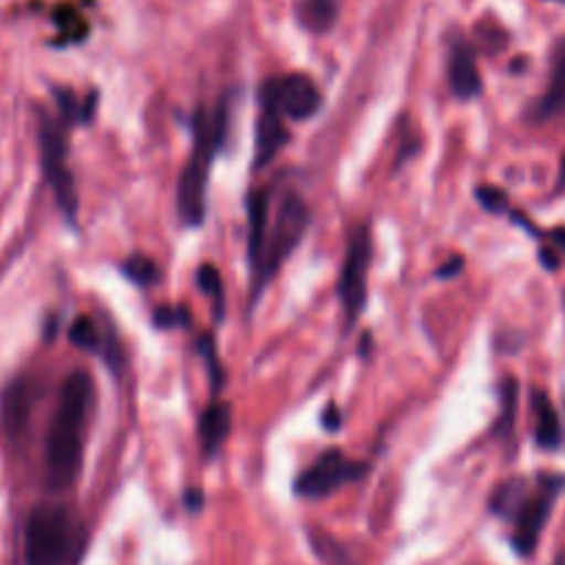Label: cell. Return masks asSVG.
Masks as SVG:
<instances>
[{
  "mask_svg": "<svg viewBox=\"0 0 565 565\" xmlns=\"http://www.w3.org/2000/svg\"><path fill=\"white\" fill-rule=\"evenodd\" d=\"M94 406V381L86 370H75L61 384L58 408L44 441V478L53 491L70 489L83 467L86 425Z\"/></svg>",
  "mask_w": 565,
  "mask_h": 565,
  "instance_id": "cell-1",
  "label": "cell"
},
{
  "mask_svg": "<svg viewBox=\"0 0 565 565\" xmlns=\"http://www.w3.org/2000/svg\"><path fill=\"white\" fill-rule=\"evenodd\" d=\"M25 565H81L86 555V524L61 502L33 508L22 535Z\"/></svg>",
  "mask_w": 565,
  "mask_h": 565,
  "instance_id": "cell-2",
  "label": "cell"
},
{
  "mask_svg": "<svg viewBox=\"0 0 565 565\" xmlns=\"http://www.w3.org/2000/svg\"><path fill=\"white\" fill-rule=\"evenodd\" d=\"M226 132V108L218 105L215 110L199 108L193 114V152L182 169L180 188H177V210L188 226H199L204 221L207 207V177L210 163L218 152Z\"/></svg>",
  "mask_w": 565,
  "mask_h": 565,
  "instance_id": "cell-3",
  "label": "cell"
},
{
  "mask_svg": "<svg viewBox=\"0 0 565 565\" xmlns=\"http://www.w3.org/2000/svg\"><path fill=\"white\" fill-rule=\"evenodd\" d=\"M309 213L307 204L298 193H287L285 199L276 207L274 221H268V237H265L263 259H259V268L252 274V307L257 303V298L263 296L265 285L279 274L281 265L287 263L292 252L301 243L303 232H307Z\"/></svg>",
  "mask_w": 565,
  "mask_h": 565,
  "instance_id": "cell-4",
  "label": "cell"
},
{
  "mask_svg": "<svg viewBox=\"0 0 565 565\" xmlns=\"http://www.w3.org/2000/svg\"><path fill=\"white\" fill-rule=\"evenodd\" d=\"M39 147H42V171L44 180L53 188L58 207L70 221L77 215V188L72 177L70 163H66V125L61 116H50L47 110H39Z\"/></svg>",
  "mask_w": 565,
  "mask_h": 565,
  "instance_id": "cell-5",
  "label": "cell"
},
{
  "mask_svg": "<svg viewBox=\"0 0 565 565\" xmlns=\"http://www.w3.org/2000/svg\"><path fill=\"white\" fill-rule=\"evenodd\" d=\"M565 489L563 475H541L535 480V489H527L522 497L516 511L511 513L513 519V546L522 557H530L539 546L541 533H544L550 513L555 508V500Z\"/></svg>",
  "mask_w": 565,
  "mask_h": 565,
  "instance_id": "cell-6",
  "label": "cell"
},
{
  "mask_svg": "<svg viewBox=\"0 0 565 565\" xmlns=\"http://www.w3.org/2000/svg\"><path fill=\"white\" fill-rule=\"evenodd\" d=\"M373 257V241H370L367 226H356L348 237L345 263L340 274V301L345 309V320L353 323L364 312L367 303V268Z\"/></svg>",
  "mask_w": 565,
  "mask_h": 565,
  "instance_id": "cell-7",
  "label": "cell"
},
{
  "mask_svg": "<svg viewBox=\"0 0 565 565\" xmlns=\"http://www.w3.org/2000/svg\"><path fill=\"white\" fill-rule=\"evenodd\" d=\"M364 472H367L364 463L351 461L340 450H329L307 472L298 475L296 494L307 497V500H323V497L334 494L345 483H356Z\"/></svg>",
  "mask_w": 565,
  "mask_h": 565,
  "instance_id": "cell-8",
  "label": "cell"
},
{
  "mask_svg": "<svg viewBox=\"0 0 565 565\" xmlns=\"http://www.w3.org/2000/svg\"><path fill=\"white\" fill-rule=\"evenodd\" d=\"M290 132L285 127V114H281L279 103H276L274 81H268L259 92V119H257V152H254V166L265 169L274 163L279 149L285 147Z\"/></svg>",
  "mask_w": 565,
  "mask_h": 565,
  "instance_id": "cell-9",
  "label": "cell"
},
{
  "mask_svg": "<svg viewBox=\"0 0 565 565\" xmlns=\"http://www.w3.org/2000/svg\"><path fill=\"white\" fill-rule=\"evenodd\" d=\"M274 92L281 114L296 121L312 119L320 105H323V94H320L318 83L307 75L279 77V81H274Z\"/></svg>",
  "mask_w": 565,
  "mask_h": 565,
  "instance_id": "cell-10",
  "label": "cell"
},
{
  "mask_svg": "<svg viewBox=\"0 0 565 565\" xmlns=\"http://www.w3.org/2000/svg\"><path fill=\"white\" fill-rule=\"evenodd\" d=\"M450 83L456 97L461 99H475L483 92V81H480L478 61H475V50L469 47L463 39H458L452 44L450 53Z\"/></svg>",
  "mask_w": 565,
  "mask_h": 565,
  "instance_id": "cell-11",
  "label": "cell"
},
{
  "mask_svg": "<svg viewBox=\"0 0 565 565\" xmlns=\"http://www.w3.org/2000/svg\"><path fill=\"white\" fill-rule=\"evenodd\" d=\"M33 401H36V386L31 384V379H20L6 390L3 395V425H6V434L11 439L22 436L25 430L28 417H31V408Z\"/></svg>",
  "mask_w": 565,
  "mask_h": 565,
  "instance_id": "cell-12",
  "label": "cell"
},
{
  "mask_svg": "<svg viewBox=\"0 0 565 565\" xmlns=\"http://www.w3.org/2000/svg\"><path fill=\"white\" fill-rule=\"evenodd\" d=\"M565 110V39L555 44L552 50V75H550V88H546L544 97L533 105V121H546L552 116H557Z\"/></svg>",
  "mask_w": 565,
  "mask_h": 565,
  "instance_id": "cell-13",
  "label": "cell"
},
{
  "mask_svg": "<svg viewBox=\"0 0 565 565\" xmlns=\"http://www.w3.org/2000/svg\"><path fill=\"white\" fill-rule=\"evenodd\" d=\"M268 191H252V196H248V263H252V274L259 268V259H263L265 237H268Z\"/></svg>",
  "mask_w": 565,
  "mask_h": 565,
  "instance_id": "cell-14",
  "label": "cell"
},
{
  "mask_svg": "<svg viewBox=\"0 0 565 565\" xmlns=\"http://www.w3.org/2000/svg\"><path fill=\"white\" fill-rule=\"evenodd\" d=\"M232 428V408L226 403L213 401L207 406V412L199 419V439H202V447L207 456H215L221 450V445L226 441Z\"/></svg>",
  "mask_w": 565,
  "mask_h": 565,
  "instance_id": "cell-15",
  "label": "cell"
},
{
  "mask_svg": "<svg viewBox=\"0 0 565 565\" xmlns=\"http://www.w3.org/2000/svg\"><path fill=\"white\" fill-rule=\"evenodd\" d=\"M533 414H535V441L544 450H557L563 445V428L561 417H557L555 406H552L550 395L544 390L533 392Z\"/></svg>",
  "mask_w": 565,
  "mask_h": 565,
  "instance_id": "cell-16",
  "label": "cell"
},
{
  "mask_svg": "<svg viewBox=\"0 0 565 565\" xmlns=\"http://www.w3.org/2000/svg\"><path fill=\"white\" fill-rule=\"evenodd\" d=\"M298 20L307 31L326 33L337 20V0H298Z\"/></svg>",
  "mask_w": 565,
  "mask_h": 565,
  "instance_id": "cell-17",
  "label": "cell"
},
{
  "mask_svg": "<svg viewBox=\"0 0 565 565\" xmlns=\"http://www.w3.org/2000/svg\"><path fill=\"white\" fill-rule=\"evenodd\" d=\"M70 342L81 351L97 353L99 345H103V337H99L97 326H94L92 318H77L75 323L70 326Z\"/></svg>",
  "mask_w": 565,
  "mask_h": 565,
  "instance_id": "cell-18",
  "label": "cell"
},
{
  "mask_svg": "<svg viewBox=\"0 0 565 565\" xmlns=\"http://www.w3.org/2000/svg\"><path fill=\"white\" fill-rule=\"evenodd\" d=\"M196 285L199 290L207 292L215 301V315L224 318V285H221V274L213 268V265H199L196 270Z\"/></svg>",
  "mask_w": 565,
  "mask_h": 565,
  "instance_id": "cell-19",
  "label": "cell"
},
{
  "mask_svg": "<svg viewBox=\"0 0 565 565\" xmlns=\"http://www.w3.org/2000/svg\"><path fill=\"white\" fill-rule=\"evenodd\" d=\"M516 401H519L516 379H505V384H502V414H500V425H497V434H500L502 439H508L513 430V419H516Z\"/></svg>",
  "mask_w": 565,
  "mask_h": 565,
  "instance_id": "cell-20",
  "label": "cell"
},
{
  "mask_svg": "<svg viewBox=\"0 0 565 565\" xmlns=\"http://www.w3.org/2000/svg\"><path fill=\"white\" fill-rule=\"evenodd\" d=\"M125 274L130 276L136 285H152L158 279V265L149 257H130L125 263Z\"/></svg>",
  "mask_w": 565,
  "mask_h": 565,
  "instance_id": "cell-21",
  "label": "cell"
},
{
  "mask_svg": "<svg viewBox=\"0 0 565 565\" xmlns=\"http://www.w3.org/2000/svg\"><path fill=\"white\" fill-rule=\"evenodd\" d=\"M199 351H202V356L207 359V367H210V375H213V390L218 392L221 384H224V375H221V364H218V356H215V348H213V340H210L207 334L199 340Z\"/></svg>",
  "mask_w": 565,
  "mask_h": 565,
  "instance_id": "cell-22",
  "label": "cell"
},
{
  "mask_svg": "<svg viewBox=\"0 0 565 565\" xmlns=\"http://www.w3.org/2000/svg\"><path fill=\"white\" fill-rule=\"evenodd\" d=\"M478 202L483 204L489 213H502V210H508V196L500 191V188L480 185L478 188Z\"/></svg>",
  "mask_w": 565,
  "mask_h": 565,
  "instance_id": "cell-23",
  "label": "cell"
},
{
  "mask_svg": "<svg viewBox=\"0 0 565 565\" xmlns=\"http://www.w3.org/2000/svg\"><path fill=\"white\" fill-rule=\"evenodd\" d=\"M154 323H158L160 329H171V326H185L188 315H185V309L166 307V309H158V312H154Z\"/></svg>",
  "mask_w": 565,
  "mask_h": 565,
  "instance_id": "cell-24",
  "label": "cell"
},
{
  "mask_svg": "<svg viewBox=\"0 0 565 565\" xmlns=\"http://www.w3.org/2000/svg\"><path fill=\"white\" fill-rule=\"evenodd\" d=\"M461 268H463V259L461 257H450V263L441 265V268L436 270V276H439V279H450V276L461 274Z\"/></svg>",
  "mask_w": 565,
  "mask_h": 565,
  "instance_id": "cell-25",
  "label": "cell"
},
{
  "mask_svg": "<svg viewBox=\"0 0 565 565\" xmlns=\"http://www.w3.org/2000/svg\"><path fill=\"white\" fill-rule=\"evenodd\" d=\"M323 425H326V428H329V430L340 428V412H337L334 403H331V406L323 412Z\"/></svg>",
  "mask_w": 565,
  "mask_h": 565,
  "instance_id": "cell-26",
  "label": "cell"
},
{
  "mask_svg": "<svg viewBox=\"0 0 565 565\" xmlns=\"http://www.w3.org/2000/svg\"><path fill=\"white\" fill-rule=\"evenodd\" d=\"M185 505L188 511H199V508H202V491H188Z\"/></svg>",
  "mask_w": 565,
  "mask_h": 565,
  "instance_id": "cell-27",
  "label": "cell"
},
{
  "mask_svg": "<svg viewBox=\"0 0 565 565\" xmlns=\"http://www.w3.org/2000/svg\"><path fill=\"white\" fill-rule=\"evenodd\" d=\"M557 191L565 193V154L561 160V171H557Z\"/></svg>",
  "mask_w": 565,
  "mask_h": 565,
  "instance_id": "cell-28",
  "label": "cell"
},
{
  "mask_svg": "<svg viewBox=\"0 0 565 565\" xmlns=\"http://www.w3.org/2000/svg\"><path fill=\"white\" fill-rule=\"evenodd\" d=\"M552 241H555V246L565 248V230H557V232H552Z\"/></svg>",
  "mask_w": 565,
  "mask_h": 565,
  "instance_id": "cell-29",
  "label": "cell"
},
{
  "mask_svg": "<svg viewBox=\"0 0 565 565\" xmlns=\"http://www.w3.org/2000/svg\"><path fill=\"white\" fill-rule=\"evenodd\" d=\"M550 3H565V0H550Z\"/></svg>",
  "mask_w": 565,
  "mask_h": 565,
  "instance_id": "cell-30",
  "label": "cell"
}]
</instances>
